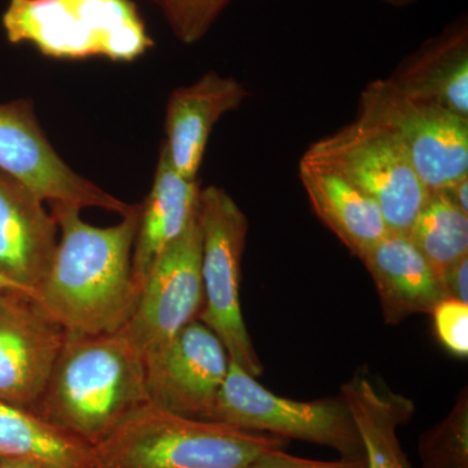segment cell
<instances>
[{"instance_id": "obj_13", "label": "cell", "mask_w": 468, "mask_h": 468, "mask_svg": "<svg viewBox=\"0 0 468 468\" xmlns=\"http://www.w3.org/2000/svg\"><path fill=\"white\" fill-rule=\"evenodd\" d=\"M58 241V226L45 201L0 171V277L36 298Z\"/></svg>"}, {"instance_id": "obj_29", "label": "cell", "mask_w": 468, "mask_h": 468, "mask_svg": "<svg viewBox=\"0 0 468 468\" xmlns=\"http://www.w3.org/2000/svg\"><path fill=\"white\" fill-rule=\"evenodd\" d=\"M9 291L24 292L21 291V289H18L17 286H15L14 284H11V282H8L7 280L2 279V277H0V294H3V292Z\"/></svg>"}, {"instance_id": "obj_28", "label": "cell", "mask_w": 468, "mask_h": 468, "mask_svg": "<svg viewBox=\"0 0 468 468\" xmlns=\"http://www.w3.org/2000/svg\"><path fill=\"white\" fill-rule=\"evenodd\" d=\"M0 468H46L36 462L0 458Z\"/></svg>"}, {"instance_id": "obj_22", "label": "cell", "mask_w": 468, "mask_h": 468, "mask_svg": "<svg viewBox=\"0 0 468 468\" xmlns=\"http://www.w3.org/2000/svg\"><path fill=\"white\" fill-rule=\"evenodd\" d=\"M421 468H468V394L462 389L445 419L419 439Z\"/></svg>"}, {"instance_id": "obj_5", "label": "cell", "mask_w": 468, "mask_h": 468, "mask_svg": "<svg viewBox=\"0 0 468 468\" xmlns=\"http://www.w3.org/2000/svg\"><path fill=\"white\" fill-rule=\"evenodd\" d=\"M203 309L199 320L220 338L232 362L258 378L263 366L246 328L239 300L241 263L249 221L223 187L201 189Z\"/></svg>"}, {"instance_id": "obj_7", "label": "cell", "mask_w": 468, "mask_h": 468, "mask_svg": "<svg viewBox=\"0 0 468 468\" xmlns=\"http://www.w3.org/2000/svg\"><path fill=\"white\" fill-rule=\"evenodd\" d=\"M356 119L387 132L430 192L468 177V119L414 100L387 79L366 86Z\"/></svg>"}, {"instance_id": "obj_4", "label": "cell", "mask_w": 468, "mask_h": 468, "mask_svg": "<svg viewBox=\"0 0 468 468\" xmlns=\"http://www.w3.org/2000/svg\"><path fill=\"white\" fill-rule=\"evenodd\" d=\"M2 26L9 42L58 60L131 63L154 48L133 0H9Z\"/></svg>"}, {"instance_id": "obj_27", "label": "cell", "mask_w": 468, "mask_h": 468, "mask_svg": "<svg viewBox=\"0 0 468 468\" xmlns=\"http://www.w3.org/2000/svg\"><path fill=\"white\" fill-rule=\"evenodd\" d=\"M445 190L452 197V201L457 203L458 207L468 214V177L462 178L451 186L445 187Z\"/></svg>"}, {"instance_id": "obj_2", "label": "cell", "mask_w": 468, "mask_h": 468, "mask_svg": "<svg viewBox=\"0 0 468 468\" xmlns=\"http://www.w3.org/2000/svg\"><path fill=\"white\" fill-rule=\"evenodd\" d=\"M146 403L143 356L122 332L67 334L33 412L94 446Z\"/></svg>"}, {"instance_id": "obj_24", "label": "cell", "mask_w": 468, "mask_h": 468, "mask_svg": "<svg viewBox=\"0 0 468 468\" xmlns=\"http://www.w3.org/2000/svg\"><path fill=\"white\" fill-rule=\"evenodd\" d=\"M436 334L455 356L468 354V303L446 297L432 310Z\"/></svg>"}, {"instance_id": "obj_15", "label": "cell", "mask_w": 468, "mask_h": 468, "mask_svg": "<svg viewBox=\"0 0 468 468\" xmlns=\"http://www.w3.org/2000/svg\"><path fill=\"white\" fill-rule=\"evenodd\" d=\"M359 260L377 286L387 324H399L415 314H431L448 297L441 280L408 234L389 230Z\"/></svg>"}, {"instance_id": "obj_19", "label": "cell", "mask_w": 468, "mask_h": 468, "mask_svg": "<svg viewBox=\"0 0 468 468\" xmlns=\"http://www.w3.org/2000/svg\"><path fill=\"white\" fill-rule=\"evenodd\" d=\"M362 442L366 468H412L397 437V428L411 420L414 402L378 387L367 375H356L341 387Z\"/></svg>"}, {"instance_id": "obj_1", "label": "cell", "mask_w": 468, "mask_h": 468, "mask_svg": "<svg viewBox=\"0 0 468 468\" xmlns=\"http://www.w3.org/2000/svg\"><path fill=\"white\" fill-rule=\"evenodd\" d=\"M50 211L58 226V248L36 301L67 334L119 332L140 295L132 273L140 205L106 228L86 223L75 206H51Z\"/></svg>"}, {"instance_id": "obj_8", "label": "cell", "mask_w": 468, "mask_h": 468, "mask_svg": "<svg viewBox=\"0 0 468 468\" xmlns=\"http://www.w3.org/2000/svg\"><path fill=\"white\" fill-rule=\"evenodd\" d=\"M212 421L250 432L328 446L341 458L363 457L362 442L341 397L301 402L270 392L230 360Z\"/></svg>"}, {"instance_id": "obj_30", "label": "cell", "mask_w": 468, "mask_h": 468, "mask_svg": "<svg viewBox=\"0 0 468 468\" xmlns=\"http://www.w3.org/2000/svg\"><path fill=\"white\" fill-rule=\"evenodd\" d=\"M384 2L394 5V7H403V5H408L410 3L415 2V0H384Z\"/></svg>"}, {"instance_id": "obj_26", "label": "cell", "mask_w": 468, "mask_h": 468, "mask_svg": "<svg viewBox=\"0 0 468 468\" xmlns=\"http://www.w3.org/2000/svg\"><path fill=\"white\" fill-rule=\"evenodd\" d=\"M448 297L468 303V257L458 261L443 277Z\"/></svg>"}, {"instance_id": "obj_17", "label": "cell", "mask_w": 468, "mask_h": 468, "mask_svg": "<svg viewBox=\"0 0 468 468\" xmlns=\"http://www.w3.org/2000/svg\"><path fill=\"white\" fill-rule=\"evenodd\" d=\"M201 189L198 178L192 180L176 171L162 144L153 186L140 205L132 257V273L138 289L160 255L183 236L197 218Z\"/></svg>"}, {"instance_id": "obj_25", "label": "cell", "mask_w": 468, "mask_h": 468, "mask_svg": "<svg viewBox=\"0 0 468 468\" xmlns=\"http://www.w3.org/2000/svg\"><path fill=\"white\" fill-rule=\"evenodd\" d=\"M248 468H366V461L365 458H341L334 462L304 460L288 454L284 449H275Z\"/></svg>"}, {"instance_id": "obj_16", "label": "cell", "mask_w": 468, "mask_h": 468, "mask_svg": "<svg viewBox=\"0 0 468 468\" xmlns=\"http://www.w3.org/2000/svg\"><path fill=\"white\" fill-rule=\"evenodd\" d=\"M397 90L468 119V27L455 21L403 58L388 77Z\"/></svg>"}, {"instance_id": "obj_20", "label": "cell", "mask_w": 468, "mask_h": 468, "mask_svg": "<svg viewBox=\"0 0 468 468\" xmlns=\"http://www.w3.org/2000/svg\"><path fill=\"white\" fill-rule=\"evenodd\" d=\"M0 458L36 462L46 468H98L89 443L37 415L0 402Z\"/></svg>"}, {"instance_id": "obj_12", "label": "cell", "mask_w": 468, "mask_h": 468, "mask_svg": "<svg viewBox=\"0 0 468 468\" xmlns=\"http://www.w3.org/2000/svg\"><path fill=\"white\" fill-rule=\"evenodd\" d=\"M67 332L32 294H0V402L36 408Z\"/></svg>"}, {"instance_id": "obj_14", "label": "cell", "mask_w": 468, "mask_h": 468, "mask_svg": "<svg viewBox=\"0 0 468 468\" xmlns=\"http://www.w3.org/2000/svg\"><path fill=\"white\" fill-rule=\"evenodd\" d=\"M249 94L239 80L215 70L171 92L162 144L178 174L196 180L214 126L228 112L239 110Z\"/></svg>"}, {"instance_id": "obj_6", "label": "cell", "mask_w": 468, "mask_h": 468, "mask_svg": "<svg viewBox=\"0 0 468 468\" xmlns=\"http://www.w3.org/2000/svg\"><path fill=\"white\" fill-rule=\"evenodd\" d=\"M302 158L344 176L383 214L390 232L408 234L430 190L387 132L363 120L311 144Z\"/></svg>"}, {"instance_id": "obj_11", "label": "cell", "mask_w": 468, "mask_h": 468, "mask_svg": "<svg viewBox=\"0 0 468 468\" xmlns=\"http://www.w3.org/2000/svg\"><path fill=\"white\" fill-rule=\"evenodd\" d=\"M229 363L220 338L196 320L144 356L149 402L183 417L211 420Z\"/></svg>"}, {"instance_id": "obj_3", "label": "cell", "mask_w": 468, "mask_h": 468, "mask_svg": "<svg viewBox=\"0 0 468 468\" xmlns=\"http://www.w3.org/2000/svg\"><path fill=\"white\" fill-rule=\"evenodd\" d=\"M288 440L146 403L91 446L98 468H248Z\"/></svg>"}, {"instance_id": "obj_10", "label": "cell", "mask_w": 468, "mask_h": 468, "mask_svg": "<svg viewBox=\"0 0 468 468\" xmlns=\"http://www.w3.org/2000/svg\"><path fill=\"white\" fill-rule=\"evenodd\" d=\"M0 171L26 185L50 207L101 208L122 218L134 206L76 174L43 133L29 101L0 104Z\"/></svg>"}, {"instance_id": "obj_23", "label": "cell", "mask_w": 468, "mask_h": 468, "mask_svg": "<svg viewBox=\"0 0 468 468\" xmlns=\"http://www.w3.org/2000/svg\"><path fill=\"white\" fill-rule=\"evenodd\" d=\"M184 45L201 41L232 0H149Z\"/></svg>"}, {"instance_id": "obj_18", "label": "cell", "mask_w": 468, "mask_h": 468, "mask_svg": "<svg viewBox=\"0 0 468 468\" xmlns=\"http://www.w3.org/2000/svg\"><path fill=\"white\" fill-rule=\"evenodd\" d=\"M298 176L316 217L356 257L389 232L378 206L334 169L302 158Z\"/></svg>"}, {"instance_id": "obj_9", "label": "cell", "mask_w": 468, "mask_h": 468, "mask_svg": "<svg viewBox=\"0 0 468 468\" xmlns=\"http://www.w3.org/2000/svg\"><path fill=\"white\" fill-rule=\"evenodd\" d=\"M198 214L151 267L131 318L120 329L143 358L199 320L205 302Z\"/></svg>"}, {"instance_id": "obj_21", "label": "cell", "mask_w": 468, "mask_h": 468, "mask_svg": "<svg viewBox=\"0 0 468 468\" xmlns=\"http://www.w3.org/2000/svg\"><path fill=\"white\" fill-rule=\"evenodd\" d=\"M408 237L443 284V277L468 257V214L445 189L432 190Z\"/></svg>"}]
</instances>
